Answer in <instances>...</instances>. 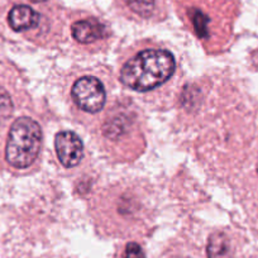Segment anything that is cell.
Segmentation results:
<instances>
[{
	"label": "cell",
	"instance_id": "6da1fadb",
	"mask_svg": "<svg viewBox=\"0 0 258 258\" xmlns=\"http://www.w3.org/2000/svg\"><path fill=\"white\" fill-rule=\"evenodd\" d=\"M175 57L167 49L148 48L125 62L120 81L136 91H148L165 84L175 73Z\"/></svg>",
	"mask_w": 258,
	"mask_h": 258
},
{
	"label": "cell",
	"instance_id": "7a4b0ae2",
	"mask_svg": "<svg viewBox=\"0 0 258 258\" xmlns=\"http://www.w3.org/2000/svg\"><path fill=\"white\" fill-rule=\"evenodd\" d=\"M42 145V129L28 116L18 118L11 126L6 158L16 168H27L38 157Z\"/></svg>",
	"mask_w": 258,
	"mask_h": 258
},
{
	"label": "cell",
	"instance_id": "3957f363",
	"mask_svg": "<svg viewBox=\"0 0 258 258\" xmlns=\"http://www.w3.org/2000/svg\"><path fill=\"white\" fill-rule=\"evenodd\" d=\"M71 96L79 109L86 113H99L105 105L106 93L103 83L94 76H84L73 86Z\"/></svg>",
	"mask_w": 258,
	"mask_h": 258
},
{
	"label": "cell",
	"instance_id": "277c9868",
	"mask_svg": "<svg viewBox=\"0 0 258 258\" xmlns=\"http://www.w3.org/2000/svg\"><path fill=\"white\" fill-rule=\"evenodd\" d=\"M57 157L63 167L73 168L81 162L84 156V145L76 133L62 131L56 135L54 140Z\"/></svg>",
	"mask_w": 258,
	"mask_h": 258
},
{
	"label": "cell",
	"instance_id": "5b68a950",
	"mask_svg": "<svg viewBox=\"0 0 258 258\" xmlns=\"http://www.w3.org/2000/svg\"><path fill=\"white\" fill-rule=\"evenodd\" d=\"M71 32H73L74 38L79 43L83 44L93 43V42L104 38L108 34L105 26L94 18L75 22L71 27Z\"/></svg>",
	"mask_w": 258,
	"mask_h": 258
},
{
	"label": "cell",
	"instance_id": "8992f818",
	"mask_svg": "<svg viewBox=\"0 0 258 258\" xmlns=\"http://www.w3.org/2000/svg\"><path fill=\"white\" fill-rule=\"evenodd\" d=\"M39 14L28 6H16L8 14V23L16 32H24L38 26Z\"/></svg>",
	"mask_w": 258,
	"mask_h": 258
},
{
	"label": "cell",
	"instance_id": "52a82bcc",
	"mask_svg": "<svg viewBox=\"0 0 258 258\" xmlns=\"http://www.w3.org/2000/svg\"><path fill=\"white\" fill-rule=\"evenodd\" d=\"M207 252L208 258H232V248L227 235L220 232L210 235Z\"/></svg>",
	"mask_w": 258,
	"mask_h": 258
},
{
	"label": "cell",
	"instance_id": "ba28073f",
	"mask_svg": "<svg viewBox=\"0 0 258 258\" xmlns=\"http://www.w3.org/2000/svg\"><path fill=\"white\" fill-rule=\"evenodd\" d=\"M129 9L137 16L150 18L156 7V0H123Z\"/></svg>",
	"mask_w": 258,
	"mask_h": 258
},
{
	"label": "cell",
	"instance_id": "9c48e42d",
	"mask_svg": "<svg viewBox=\"0 0 258 258\" xmlns=\"http://www.w3.org/2000/svg\"><path fill=\"white\" fill-rule=\"evenodd\" d=\"M13 113V101L4 88L0 86V121L6 120Z\"/></svg>",
	"mask_w": 258,
	"mask_h": 258
},
{
	"label": "cell",
	"instance_id": "30bf717a",
	"mask_svg": "<svg viewBox=\"0 0 258 258\" xmlns=\"http://www.w3.org/2000/svg\"><path fill=\"white\" fill-rule=\"evenodd\" d=\"M125 258H146V254L140 244L132 242L126 244Z\"/></svg>",
	"mask_w": 258,
	"mask_h": 258
},
{
	"label": "cell",
	"instance_id": "8fae6325",
	"mask_svg": "<svg viewBox=\"0 0 258 258\" xmlns=\"http://www.w3.org/2000/svg\"><path fill=\"white\" fill-rule=\"evenodd\" d=\"M34 3H42V2H46V0H32Z\"/></svg>",
	"mask_w": 258,
	"mask_h": 258
}]
</instances>
